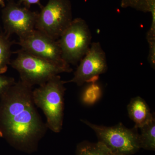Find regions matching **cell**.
I'll list each match as a JSON object with an SVG mask.
<instances>
[{"mask_svg": "<svg viewBox=\"0 0 155 155\" xmlns=\"http://www.w3.org/2000/svg\"><path fill=\"white\" fill-rule=\"evenodd\" d=\"M32 91L19 80L0 97V137L27 153L36 150L48 129L34 103Z\"/></svg>", "mask_w": 155, "mask_h": 155, "instance_id": "6da1fadb", "label": "cell"}, {"mask_svg": "<svg viewBox=\"0 0 155 155\" xmlns=\"http://www.w3.org/2000/svg\"><path fill=\"white\" fill-rule=\"evenodd\" d=\"M65 84L60 75H57L32 91L34 103L43 112L48 129L56 133L63 128Z\"/></svg>", "mask_w": 155, "mask_h": 155, "instance_id": "7a4b0ae2", "label": "cell"}, {"mask_svg": "<svg viewBox=\"0 0 155 155\" xmlns=\"http://www.w3.org/2000/svg\"><path fill=\"white\" fill-rule=\"evenodd\" d=\"M14 53L17 57L11 61L10 66L19 73V80L32 87L43 85L61 73L72 71L69 64L61 65L50 62L21 49Z\"/></svg>", "mask_w": 155, "mask_h": 155, "instance_id": "3957f363", "label": "cell"}, {"mask_svg": "<svg viewBox=\"0 0 155 155\" xmlns=\"http://www.w3.org/2000/svg\"><path fill=\"white\" fill-rule=\"evenodd\" d=\"M81 121L94 131L99 141L114 155H132L140 149L139 134L135 127L129 129L122 123L107 127L95 125L87 120Z\"/></svg>", "mask_w": 155, "mask_h": 155, "instance_id": "277c9868", "label": "cell"}, {"mask_svg": "<svg viewBox=\"0 0 155 155\" xmlns=\"http://www.w3.org/2000/svg\"><path fill=\"white\" fill-rule=\"evenodd\" d=\"M90 29L81 18L73 19L58 40L62 58L69 65H76L88 51L91 44Z\"/></svg>", "mask_w": 155, "mask_h": 155, "instance_id": "5b68a950", "label": "cell"}, {"mask_svg": "<svg viewBox=\"0 0 155 155\" xmlns=\"http://www.w3.org/2000/svg\"><path fill=\"white\" fill-rule=\"evenodd\" d=\"M41 8L35 29L57 40L73 20L70 0H48Z\"/></svg>", "mask_w": 155, "mask_h": 155, "instance_id": "8992f818", "label": "cell"}, {"mask_svg": "<svg viewBox=\"0 0 155 155\" xmlns=\"http://www.w3.org/2000/svg\"><path fill=\"white\" fill-rule=\"evenodd\" d=\"M38 13L11 0L2 11V20L5 33L13 34L19 38L28 35L35 29Z\"/></svg>", "mask_w": 155, "mask_h": 155, "instance_id": "52a82bcc", "label": "cell"}, {"mask_svg": "<svg viewBox=\"0 0 155 155\" xmlns=\"http://www.w3.org/2000/svg\"><path fill=\"white\" fill-rule=\"evenodd\" d=\"M107 63L105 52L99 42L92 43L88 51L79 62L71 80L66 83H73L78 86L84 83L96 82L99 75L107 72Z\"/></svg>", "mask_w": 155, "mask_h": 155, "instance_id": "ba28073f", "label": "cell"}, {"mask_svg": "<svg viewBox=\"0 0 155 155\" xmlns=\"http://www.w3.org/2000/svg\"><path fill=\"white\" fill-rule=\"evenodd\" d=\"M17 44L21 49L33 55L55 64H68L62 58L58 40L40 31L35 29L28 35L19 38Z\"/></svg>", "mask_w": 155, "mask_h": 155, "instance_id": "9c48e42d", "label": "cell"}, {"mask_svg": "<svg viewBox=\"0 0 155 155\" xmlns=\"http://www.w3.org/2000/svg\"><path fill=\"white\" fill-rule=\"evenodd\" d=\"M129 117L135 123L134 127L140 128L151 121L154 117L147 104L140 97L133 98L127 106Z\"/></svg>", "mask_w": 155, "mask_h": 155, "instance_id": "30bf717a", "label": "cell"}, {"mask_svg": "<svg viewBox=\"0 0 155 155\" xmlns=\"http://www.w3.org/2000/svg\"><path fill=\"white\" fill-rule=\"evenodd\" d=\"M6 34L0 33V74H4L10 65L12 56V46L14 43Z\"/></svg>", "mask_w": 155, "mask_h": 155, "instance_id": "8fae6325", "label": "cell"}, {"mask_svg": "<svg viewBox=\"0 0 155 155\" xmlns=\"http://www.w3.org/2000/svg\"><path fill=\"white\" fill-rule=\"evenodd\" d=\"M139 134L140 149L154 151L155 150V120L153 118L144 126L140 128Z\"/></svg>", "mask_w": 155, "mask_h": 155, "instance_id": "7c38bea8", "label": "cell"}, {"mask_svg": "<svg viewBox=\"0 0 155 155\" xmlns=\"http://www.w3.org/2000/svg\"><path fill=\"white\" fill-rule=\"evenodd\" d=\"M76 155H114L109 149L98 141L96 143L84 141L77 146Z\"/></svg>", "mask_w": 155, "mask_h": 155, "instance_id": "4fadbf2b", "label": "cell"}, {"mask_svg": "<svg viewBox=\"0 0 155 155\" xmlns=\"http://www.w3.org/2000/svg\"><path fill=\"white\" fill-rule=\"evenodd\" d=\"M81 95V101L86 105L94 104L99 100L102 94V90L96 82L88 83Z\"/></svg>", "mask_w": 155, "mask_h": 155, "instance_id": "5bb4252c", "label": "cell"}, {"mask_svg": "<svg viewBox=\"0 0 155 155\" xmlns=\"http://www.w3.org/2000/svg\"><path fill=\"white\" fill-rule=\"evenodd\" d=\"M122 8H131L144 13L155 11V0H120Z\"/></svg>", "mask_w": 155, "mask_h": 155, "instance_id": "9a60e30c", "label": "cell"}, {"mask_svg": "<svg viewBox=\"0 0 155 155\" xmlns=\"http://www.w3.org/2000/svg\"><path fill=\"white\" fill-rule=\"evenodd\" d=\"M152 16V24L147 32V40L149 46L148 60L153 69L155 67V12L151 13Z\"/></svg>", "mask_w": 155, "mask_h": 155, "instance_id": "2e32d148", "label": "cell"}, {"mask_svg": "<svg viewBox=\"0 0 155 155\" xmlns=\"http://www.w3.org/2000/svg\"><path fill=\"white\" fill-rule=\"evenodd\" d=\"M14 78L0 74V97L2 96L13 84L16 83Z\"/></svg>", "mask_w": 155, "mask_h": 155, "instance_id": "e0dca14e", "label": "cell"}, {"mask_svg": "<svg viewBox=\"0 0 155 155\" xmlns=\"http://www.w3.org/2000/svg\"><path fill=\"white\" fill-rule=\"evenodd\" d=\"M20 5H23L26 8H30V6L33 5H37L40 8L42 7L40 3V0H19V2Z\"/></svg>", "mask_w": 155, "mask_h": 155, "instance_id": "ac0fdd59", "label": "cell"}, {"mask_svg": "<svg viewBox=\"0 0 155 155\" xmlns=\"http://www.w3.org/2000/svg\"><path fill=\"white\" fill-rule=\"evenodd\" d=\"M5 0H0V6H2L3 8L5 7L6 5L5 4Z\"/></svg>", "mask_w": 155, "mask_h": 155, "instance_id": "d6986e66", "label": "cell"}]
</instances>
